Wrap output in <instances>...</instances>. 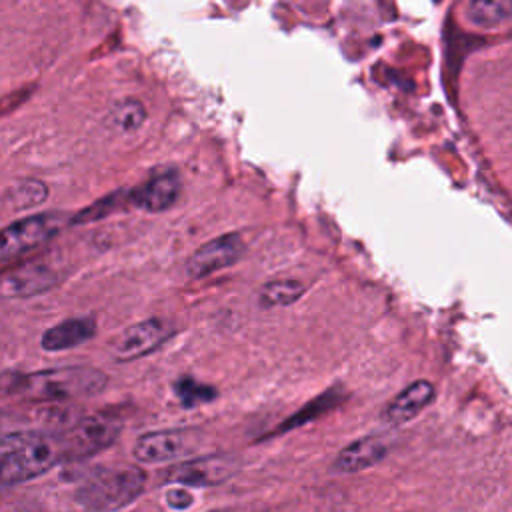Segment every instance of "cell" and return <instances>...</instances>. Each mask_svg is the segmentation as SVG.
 <instances>
[{"instance_id": "obj_12", "label": "cell", "mask_w": 512, "mask_h": 512, "mask_svg": "<svg viewBox=\"0 0 512 512\" xmlns=\"http://www.w3.org/2000/svg\"><path fill=\"white\" fill-rule=\"evenodd\" d=\"M436 388L430 380H414L400 394H396L382 412V418L392 426H402L414 420L428 404H432Z\"/></svg>"}, {"instance_id": "obj_17", "label": "cell", "mask_w": 512, "mask_h": 512, "mask_svg": "<svg viewBox=\"0 0 512 512\" xmlns=\"http://www.w3.org/2000/svg\"><path fill=\"white\" fill-rule=\"evenodd\" d=\"M4 198L14 210L34 208L48 200V186L38 178H22L6 190Z\"/></svg>"}, {"instance_id": "obj_7", "label": "cell", "mask_w": 512, "mask_h": 512, "mask_svg": "<svg viewBox=\"0 0 512 512\" xmlns=\"http://www.w3.org/2000/svg\"><path fill=\"white\" fill-rule=\"evenodd\" d=\"M246 252L244 240L236 232L220 234L202 244L186 262V274L194 280L206 278L222 268L236 264Z\"/></svg>"}, {"instance_id": "obj_4", "label": "cell", "mask_w": 512, "mask_h": 512, "mask_svg": "<svg viewBox=\"0 0 512 512\" xmlns=\"http://www.w3.org/2000/svg\"><path fill=\"white\" fill-rule=\"evenodd\" d=\"M70 218L64 212H40L24 216L0 228V266L46 244Z\"/></svg>"}, {"instance_id": "obj_3", "label": "cell", "mask_w": 512, "mask_h": 512, "mask_svg": "<svg viewBox=\"0 0 512 512\" xmlns=\"http://www.w3.org/2000/svg\"><path fill=\"white\" fill-rule=\"evenodd\" d=\"M146 486V474L138 466L96 468L76 490V500L94 512H114L132 504Z\"/></svg>"}, {"instance_id": "obj_24", "label": "cell", "mask_w": 512, "mask_h": 512, "mask_svg": "<svg viewBox=\"0 0 512 512\" xmlns=\"http://www.w3.org/2000/svg\"><path fill=\"white\" fill-rule=\"evenodd\" d=\"M210 512H230V510H210Z\"/></svg>"}, {"instance_id": "obj_14", "label": "cell", "mask_w": 512, "mask_h": 512, "mask_svg": "<svg viewBox=\"0 0 512 512\" xmlns=\"http://www.w3.org/2000/svg\"><path fill=\"white\" fill-rule=\"evenodd\" d=\"M96 320L90 316H78V318H66L54 326H50L42 338L40 346L46 352H62L68 348H76L96 336Z\"/></svg>"}, {"instance_id": "obj_11", "label": "cell", "mask_w": 512, "mask_h": 512, "mask_svg": "<svg viewBox=\"0 0 512 512\" xmlns=\"http://www.w3.org/2000/svg\"><path fill=\"white\" fill-rule=\"evenodd\" d=\"M58 282L54 268L42 262H28L0 276V298H32L52 290Z\"/></svg>"}, {"instance_id": "obj_15", "label": "cell", "mask_w": 512, "mask_h": 512, "mask_svg": "<svg viewBox=\"0 0 512 512\" xmlns=\"http://www.w3.org/2000/svg\"><path fill=\"white\" fill-rule=\"evenodd\" d=\"M146 122V108L136 98H122L106 114V124L118 134H132Z\"/></svg>"}, {"instance_id": "obj_18", "label": "cell", "mask_w": 512, "mask_h": 512, "mask_svg": "<svg viewBox=\"0 0 512 512\" xmlns=\"http://www.w3.org/2000/svg\"><path fill=\"white\" fill-rule=\"evenodd\" d=\"M304 294V284L292 278H280L266 282L260 290V304L264 308H282L294 304Z\"/></svg>"}, {"instance_id": "obj_8", "label": "cell", "mask_w": 512, "mask_h": 512, "mask_svg": "<svg viewBox=\"0 0 512 512\" xmlns=\"http://www.w3.org/2000/svg\"><path fill=\"white\" fill-rule=\"evenodd\" d=\"M172 326L160 318L140 320L128 326L112 346V354L118 362H130L156 350L166 338H170Z\"/></svg>"}, {"instance_id": "obj_6", "label": "cell", "mask_w": 512, "mask_h": 512, "mask_svg": "<svg viewBox=\"0 0 512 512\" xmlns=\"http://www.w3.org/2000/svg\"><path fill=\"white\" fill-rule=\"evenodd\" d=\"M238 472V460L224 454L200 456L178 462L164 472V482L176 486H218Z\"/></svg>"}, {"instance_id": "obj_2", "label": "cell", "mask_w": 512, "mask_h": 512, "mask_svg": "<svg viewBox=\"0 0 512 512\" xmlns=\"http://www.w3.org/2000/svg\"><path fill=\"white\" fill-rule=\"evenodd\" d=\"M108 376L92 366H64L18 376L16 396L40 402H66L100 394Z\"/></svg>"}, {"instance_id": "obj_23", "label": "cell", "mask_w": 512, "mask_h": 512, "mask_svg": "<svg viewBox=\"0 0 512 512\" xmlns=\"http://www.w3.org/2000/svg\"><path fill=\"white\" fill-rule=\"evenodd\" d=\"M4 436H6V432H4V430H2V426H0V442H2V438H4Z\"/></svg>"}, {"instance_id": "obj_20", "label": "cell", "mask_w": 512, "mask_h": 512, "mask_svg": "<svg viewBox=\"0 0 512 512\" xmlns=\"http://www.w3.org/2000/svg\"><path fill=\"white\" fill-rule=\"evenodd\" d=\"M336 402H338V392H336V388H334V390H328L326 394H322L320 398H316L314 402H310L308 406H304L300 412H296L290 420H286V422L280 426V430L296 428V426H300V424H304V422L316 418L318 414L326 412V410L332 408Z\"/></svg>"}, {"instance_id": "obj_16", "label": "cell", "mask_w": 512, "mask_h": 512, "mask_svg": "<svg viewBox=\"0 0 512 512\" xmlns=\"http://www.w3.org/2000/svg\"><path fill=\"white\" fill-rule=\"evenodd\" d=\"M512 14L508 0H474L466 4V16L480 28H494L504 24Z\"/></svg>"}, {"instance_id": "obj_1", "label": "cell", "mask_w": 512, "mask_h": 512, "mask_svg": "<svg viewBox=\"0 0 512 512\" xmlns=\"http://www.w3.org/2000/svg\"><path fill=\"white\" fill-rule=\"evenodd\" d=\"M64 462L60 436L42 430L8 432L0 442V492L46 474Z\"/></svg>"}, {"instance_id": "obj_9", "label": "cell", "mask_w": 512, "mask_h": 512, "mask_svg": "<svg viewBox=\"0 0 512 512\" xmlns=\"http://www.w3.org/2000/svg\"><path fill=\"white\" fill-rule=\"evenodd\" d=\"M180 174L174 168H162L156 174H152L146 182L138 184L128 192L130 204L144 212H164L172 208V204L178 200L180 194Z\"/></svg>"}, {"instance_id": "obj_21", "label": "cell", "mask_w": 512, "mask_h": 512, "mask_svg": "<svg viewBox=\"0 0 512 512\" xmlns=\"http://www.w3.org/2000/svg\"><path fill=\"white\" fill-rule=\"evenodd\" d=\"M164 498H166V504H168L170 508H174V510H188V508L192 506V502H194L192 492L186 490V488H182V486L170 488Z\"/></svg>"}, {"instance_id": "obj_19", "label": "cell", "mask_w": 512, "mask_h": 512, "mask_svg": "<svg viewBox=\"0 0 512 512\" xmlns=\"http://www.w3.org/2000/svg\"><path fill=\"white\" fill-rule=\"evenodd\" d=\"M174 392L180 398V404L186 408H194L198 404H206L216 398V390L192 378H180L174 382Z\"/></svg>"}, {"instance_id": "obj_10", "label": "cell", "mask_w": 512, "mask_h": 512, "mask_svg": "<svg viewBox=\"0 0 512 512\" xmlns=\"http://www.w3.org/2000/svg\"><path fill=\"white\" fill-rule=\"evenodd\" d=\"M192 450V440L186 430H154L142 434L132 454L142 464H162L178 460Z\"/></svg>"}, {"instance_id": "obj_22", "label": "cell", "mask_w": 512, "mask_h": 512, "mask_svg": "<svg viewBox=\"0 0 512 512\" xmlns=\"http://www.w3.org/2000/svg\"><path fill=\"white\" fill-rule=\"evenodd\" d=\"M18 376L20 372H0V398L16 396Z\"/></svg>"}, {"instance_id": "obj_5", "label": "cell", "mask_w": 512, "mask_h": 512, "mask_svg": "<svg viewBox=\"0 0 512 512\" xmlns=\"http://www.w3.org/2000/svg\"><path fill=\"white\" fill-rule=\"evenodd\" d=\"M122 424L112 416L94 414L78 418L68 430L60 432L62 456L66 460H82L106 450L116 442Z\"/></svg>"}, {"instance_id": "obj_13", "label": "cell", "mask_w": 512, "mask_h": 512, "mask_svg": "<svg viewBox=\"0 0 512 512\" xmlns=\"http://www.w3.org/2000/svg\"><path fill=\"white\" fill-rule=\"evenodd\" d=\"M388 454V446L380 436H362L344 446L332 462V470L338 474H356L376 466Z\"/></svg>"}]
</instances>
